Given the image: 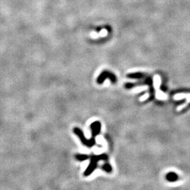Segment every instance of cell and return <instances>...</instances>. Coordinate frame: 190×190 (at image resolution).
<instances>
[{
	"label": "cell",
	"instance_id": "cell-1",
	"mask_svg": "<svg viewBox=\"0 0 190 190\" xmlns=\"http://www.w3.org/2000/svg\"><path fill=\"white\" fill-rule=\"evenodd\" d=\"M108 156L106 155H94L91 157L89 166L87 167L84 172V175L87 177L91 174L97 166V163L98 161L100 160H106Z\"/></svg>",
	"mask_w": 190,
	"mask_h": 190
},
{
	"label": "cell",
	"instance_id": "cell-2",
	"mask_svg": "<svg viewBox=\"0 0 190 190\" xmlns=\"http://www.w3.org/2000/svg\"><path fill=\"white\" fill-rule=\"evenodd\" d=\"M73 131L75 133V134H76L77 136L79 137L81 143H82L84 145L88 147H91L95 145V141L94 137H92L90 139L87 140L85 137L83 132L81 129H79L78 128H74Z\"/></svg>",
	"mask_w": 190,
	"mask_h": 190
},
{
	"label": "cell",
	"instance_id": "cell-3",
	"mask_svg": "<svg viewBox=\"0 0 190 190\" xmlns=\"http://www.w3.org/2000/svg\"><path fill=\"white\" fill-rule=\"evenodd\" d=\"M106 78L110 79V80L112 81V82L113 83H114L116 81V78L115 76L113 74L110 73V72H108V71H103V73H102L101 74V75L98 76V79L97 80V83L98 84H102L103 83V81Z\"/></svg>",
	"mask_w": 190,
	"mask_h": 190
},
{
	"label": "cell",
	"instance_id": "cell-4",
	"mask_svg": "<svg viewBox=\"0 0 190 190\" xmlns=\"http://www.w3.org/2000/svg\"><path fill=\"white\" fill-rule=\"evenodd\" d=\"M90 128L91 129L92 137H95L97 135L100 133L101 129V123L99 121H95L90 124Z\"/></svg>",
	"mask_w": 190,
	"mask_h": 190
},
{
	"label": "cell",
	"instance_id": "cell-5",
	"mask_svg": "<svg viewBox=\"0 0 190 190\" xmlns=\"http://www.w3.org/2000/svg\"><path fill=\"white\" fill-rule=\"evenodd\" d=\"M75 158L79 161H84L89 158L88 155H83V154H76L75 155Z\"/></svg>",
	"mask_w": 190,
	"mask_h": 190
},
{
	"label": "cell",
	"instance_id": "cell-6",
	"mask_svg": "<svg viewBox=\"0 0 190 190\" xmlns=\"http://www.w3.org/2000/svg\"><path fill=\"white\" fill-rule=\"evenodd\" d=\"M166 178L169 181H170V182H174V181H175L177 180L178 176L175 173H169L167 175Z\"/></svg>",
	"mask_w": 190,
	"mask_h": 190
},
{
	"label": "cell",
	"instance_id": "cell-7",
	"mask_svg": "<svg viewBox=\"0 0 190 190\" xmlns=\"http://www.w3.org/2000/svg\"><path fill=\"white\" fill-rule=\"evenodd\" d=\"M128 76L129 78H137V79H140L142 78L144 76V75L143 73H132V74H129L128 75Z\"/></svg>",
	"mask_w": 190,
	"mask_h": 190
},
{
	"label": "cell",
	"instance_id": "cell-8",
	"mask_svg": "<svg viewBox=\"0 0 190 190\" xmlns=\"http://www.w3.org/2000/svg\"><path fill=\"white\" fill-rule=\"evenodd\" d=\"M103 169L105 171V172H112V167H111V166L110 165V164H105L103 166Z\"/></svg>",
	"mask_w": 190,
	"mask_h": 190
},
{
	"label": "cell",
	"instance_id": "cell-9",
	"mask_svg": "<svg viewBox=\"0 0 190 190\" xmlns=\"http://www.w3.org/2000/svg\"><path fill=\"white\" fill-rule=\"evenodd\" d=\"M147 97H148V95H145L143 96V97H142L140 100H141V101H144V100H145V99H146Z\"/></svg>",
	"mask_w": 190,
	"mask_h": 190
}]
</instances>
